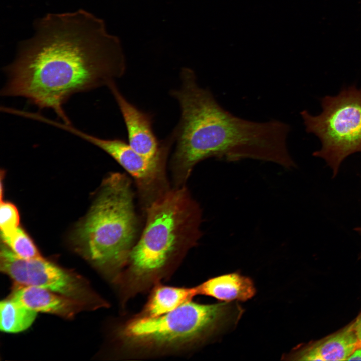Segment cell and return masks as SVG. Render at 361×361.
Listing matches in <instances>:
<instances>
[{"mask_svg": "<svg viewBox=\"0 0 361 361\" xmlns=\"http://www.w3.org/2000/svg\"><path fill=\"white\" fill-rule=\"evenodd\" d=\"M196 287H178L157 284L140 315L157 316L171 312L197 295Z\"/></svg>", "mask_w": 361, "mask_h": 361, "instance_id": "13", "label": "cell"}, {"mask_svg": "<svg viewBox=\"0 0 361 361\" xmlns=\"http://www.w3.org/2000/svg\"><path fill=\"white\" fill-rule=\"evenodd\" d=\"M200 205L184 186L165 190L148 205L146 222L118 284L128 299L167 277L202 236Z\"/></svg>", "mask_w": 361, "mask_h": 361, "instance_id": "3", "label": "cell"}, {"mask_svg": "<svg viewBox=\"0 0 361 361\" xmlns=\"http://www.w3.org/2000/svg\"><path fill=\"white\" fill-rule=\"evenodd\" d=\"M0 269L17 284L45 288L93 308L108 305L76 274L43 257L32 259L20 258L3 243L1 245Z\"/></svg>", "mask_w": 361, "mask_h": 361, "instance_id": "7", "label": "cell"}, {"mask_svg": "<svg viewBox=\"0 0 361 361\" xmlns=\"http://www.w3.org/2000/svg\"><path fill=\"white\" fill-rule=\"evenodd\" d=\"M321 103L320 114L312 115L306 110L300 114L306 131L321 143L313 156L326 161L334 178L344 159L361 152V88H345L336 96L323 97Z\"/></svg>", "mask_w": 361, "mask_h": 361, "instance_id": "6", "label": "cell"}, {"mask_svg": "<svg viewBox=\"0 0 361 361\" xmlns=\"http://www.w3.org/2000/svg\"><path fill=\"white\" fill-rule=\"evenodd\" d=\"M19 224L20 215L16 206L10 202L3 201L1 197V235L11 233L19 226Z\"/></svg>", "mask_w": 361, "mask_h": 361, "instance_id": "16", "label": "cell"}, {"mask_svg": "<svg viewBox=\"0 0 361 361\" xmlns=\"http://www.w3.org/2000/svg\"><path fill=\"white\" fill-rule=\"evenodd\" d=\"M195 287L197 295L211 296L225 302L245 301L252 298L256 292L252 280L238 273L210 278Z\"/></svg>", "mask_w": 361, "mask_h": 361, "instance_id": "12", "label": "cell"}, {"mask_svg": "<svg viewBox=\"0 0 361 361\" xmlns=\"http://www.w3.org/2000/svg\"><path fill=\"white\" fill-rule=\"evenodd\" d=\"M107 87L122 114L129 145L145 157L152 158L157 155L162 148L163 141H159L154 133L152 116L128 101L120 92L114 81L110 82Z\"/></svg>", "mask_w": 361, "mask_h": 361, "instance_id": "9", "label": "cell"}, {"mask_svg": "<svg viewBox=\"0 0 361 361\" xmlns=\"http://www.w3.org/2000/svg\"><path fill=\"white\" fill-rule=\"evenodd\" d=\"M1 236L2 243L19 257L25 259L42 257L33 241L21 227Z\"/></svg>", "mask_w": 361, "mask_h": 361, "instance_id": "15", "label": "cell"}, {"mask_svg": "<svg viewBox=\"0 0 361 361\" xmlns=\"http://www.w3.org/2000/svg\"><path fill=\"white\" fill-rule=\"evenodd\" d=\"M137 232L131 181L116 172L102 182L71 238L84 257L117 283L135 244Z\"/></svg>", "mask_w": 361, "mask_h": 361, "instance_id": "4", "label": "cell"}, {"mask_svg": "<svg viewBox=\"0 0 361 361\" xmlns=\"http://www.w3.org/2000/svg\"><path fill=\"white\" fill-rule=\"evenodd\" d=\"M16 285L10 297L37 312L69 318L85 307L78 301L45 288Z\"/></svg>", "mask_w": 361, "mask_h": 361, "instance_id": "11", "label": "cell"}, {"mask_svg": "<svg viewBox=\"0 0 361 361\" xmlns=\"http://www.w3.org/2000/svg\"><path fill=\"white\" fill-rule=\"evenodd\" d=\"M354 230L357 232L361 235V227H358L354 228Z\"/></svg>", "mask_w": 361, "mask_h": 361, "instance_id": "19", "label": "cell"}, {"mask_svg": "<svg viewBox=\"0 0 361 361\" xmlns=\"http://www.w3.org/2000/svg\"><path fill=\"white\" fill-rule=\"evenodd\" d=\"M11 297L0 303V329L7 333H18L28 329L37 314Z\"/></svg>", "mask_w": 361, "mask_h": 361, "instance_id": "14", "label": "cell"}, {"mask_svg": "<svg viewBox=\"0 0 361 361\" xmlns=\"http://www.w3.org/2000/svg\"><path fill=\"white\" fill-rule=\"evenodd\" d=\"M348 360H361V346L354 351Z\"/></svg>", "mask_w": 361, "mask_h": 361, "instance_id": "18", "label": "cell"}, {"mask_svg": "<svg viewBox=\"0 0 361 361\" xmlns=\"http://www.w3.org/2000/svg\"><path fill=\"white\" fill-rule=\"evenodd\" d=\"M180 78V88L171 92L181 110L172 133L176 146L171 165L177 184L185 183L198 163L211 157L228 162L261 160L288 169L296 167L287 147L288 124L237 117L222 107L209 90L198 85L193 70L183 69Z\"/></svg>", "mask_w": 361, "mask_h": 361, "instance_id": "2", "label": "cell"}, {"mask_svg": "<svg viewBox=\"0 0 361 361\" xmlns=\"http://www.w3.org/2000/svg\"><path fill=\"white\" fill-rule=\"evenodd\" d=\"M59 127L87 141L111 156L133 177L143 195H156L157 197L165 191L159 187L165 180V161L174 141L172 134L163 140L159 154L154 157L148 158L135 151L122 139L100 138L78 129L72 124L61 123Z\"/></svg>", "mask_w": 361, "mask_h": 361, "instance_id": "8", "label": "cell"}, {"mask_svg": "<svg viewBox=\"0 0 361 361\" xmlns=\"http://www.w3.org/2000/svg\"><path fill=\"white\" fill-rule=\"evenodd\" d=\"M242 312L232 301L202 304L190 301L160 316L139 315L121 327L119 336L134 348L176 349L204 341L236 324Z\"/></svg>", "mask_w": 361, "mask_h": 361, "instance_id": "5", "label": "cell"}, {"mask_svg": "<svg viewBox=\"0 0 361 361\" xmlns=\"http://www.w3.org/2000/svg\"><path fill=\"white\" fill-rule=\"evenodd\" d=\"M35 30L5 68L1 94L25 98L71 124L63 105L72 95L108 86L123 75L119 40L107 33L103 21L82 9L48 14Z\"/></svg>", "mask_w": 361, "mask_h": 361, "instance_id": "1", "label": "cell"}, {"mask_svg": "<svg viewBox=\"0 0 361 361\" xmlns=\"http://www.w3.org/2000/svg\"><path fill=\"white\" fill-rule=\"evenodd\" d=\"M361 346L353 323L328 337L284 354L282 360L327 361L348 360Z\"/></svg>", "mask_w": 361, "mask_h": 361, "instance_id": "10", "label": "cell"}, {"mask_svg": "<svg viewBox=\"0 0 361 361\" xmlns=\"http://www.w3.org/2000/svg\"><path fill=\"white\" fill-rule=\"evenodd\" d=\"M353 325L358 339L361 344V314L353 322Z\"/></svg>", "mask_w": 361, "mask_h": 361, "instance_id": "17", "label": "cell"}]
</instances>
